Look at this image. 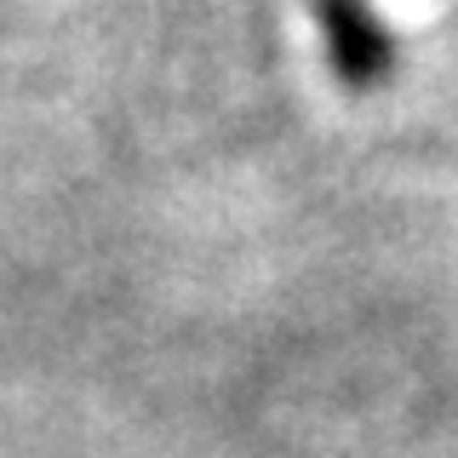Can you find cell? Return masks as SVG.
Here are the masks:
<instances>
[{"label":"cell","mask_w":458,"mask_h":458,"mask_svg":"<svg viewBox=\"0 0 458 458\" xmlns=\"http://www.w3.org/2000/svg\"><path fill=\"white\" fill-rule=\"evenodd\" d=\"M315 23L327 40V69L350 86V92H372L390 81L395 69V35L372 12V0H310Z\"/></svg>","instance_id":"1"}]
</instances>
